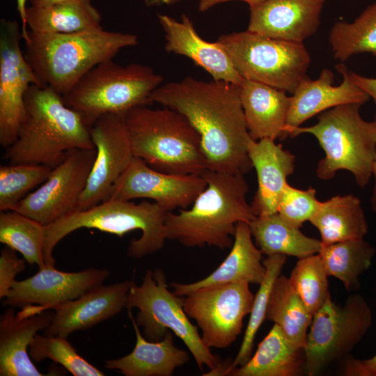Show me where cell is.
Listing matches in <instances>:
<instances>
[{
  "label": "cell",
  "mask_w": 376,
  "mask_h": 376,
  "mask_svg": "<svg viewBox=\"0 0 376 376\" xmlns=\"http://www.w3.org/2000/svg\"><path fill=\"white\" fill-rule=\"evenodd\" d=\"M31 6L43 7L54 4L64 3L72 2L76 0H29Z\"/></svg>",
  "instance_id": "cell-45"
},
{
  "label": "cell",
  "mask_w": 376,
  "mask_h": 376,
  "mask_svg": "<svg viewBox=\"0 0 376 376\" xmlns=\"http://www.w3.org/2000/svg\"><path fill=\"white\" fill-rule=\"evenodd\" d=\"M240 100L249 134L253 140L285 139V127L291 96L271 86L244 79L240 86Z\"/></svg>",
  "instance_id": "cell-25"
},
{
  "label": "cell",
  "mask_w": 376,
  "mask_h": 376,
  "mask_svg": "<svg viewBox=\"0 0 376 376\" xmlns=\"http://www.w3.org/2000/svg\"><path fill=\"white\" fill-rule=\"evenodd\" d=\"M109 274L106 268L90 267L67 272L45 265L32 276L15 281L2 304L21 308L36 304L42 311L52 310L102 284Z\"/></svg>",
  "instance_id": "cell-17"
},
{
  "label": "cell",
  "mask_w": 376,
  "mask_h": 376,
  "mask_svg": "<svg viewBox=\"0 0 376 376\" xmlns=\"http://www.w3.org/2000/svg\"><path fill=\"white\" fill-rule=\"evenodd\" d=\"M165 274L161 269H147L140 285L132 284L125 308H137L134 319L143 327V335L148 340H162L172 331L187 347L201 370L204 366L214 369L221 359L211 352L202 340L196 326L184 309V297L169 290Z\"/></svg>",
  "instance_id": "cell-9"
},
{
  "label": "cell",
  "mask_w": 376,
  "mask_h": 376,
  "mask_svg": "<svg viewBox=\"0 0 376 376\" xmlns=\"http://www.w3.org/2000/svg\"><path fill=\"white\" fill-rule=\"evenodd\" d=\"M9 306L0 317V375L41 376L28 354L38 332L51 324L54 312L39 306L23 307L15 313Z\"/></svg>",
  "instance_id": "cell-19"
},
{
  "label": "cell",
  "mask_w": 376,
  "mask_h": 376,
  "mask_svg": "<svg viewBox=\"0 0 376 376\" xmlns=\"http://www.w3.org/2000/svg\"><path fill=\"white\" fill-rule=\"evenodd\" d=\"M29 354L37 363L49 359L61 364L74 376L104 375L80 356L67 338L63 336L37 334L29 345Z\"/></svg>",
  "instance_id": "cell-38"
},
{
  "label": "cell",
  "mask_w": 376,
  "mask_h": 376,
  "mask_svg": "<svg viewBox=\"0 0 376 376\" xmlns=\"http://www.w3.org/2000/svg\"><path fill=\"white\" fill-rule=\"evenodd\" d=\"M353 82L373 98L376 107V78L366 77L350 71ZM375 119H376V113Z\"/></svg>",
  "instance_id": "cell-42"
},
{
  "label": "cell",
  "mask_w": 376,
  "mask_h": 376,
  "mask_svg": "<svg viewBox=\"0 0 376 376\" xmlns=\"http://www.w3.org/2000/svg\"><path fill=\"white\" fill-rule=\"evenodd\" d=\"M328 276L320 255L316 253L299 258L288 278L312 315L330 295Z\"/></svg>",
  "instance_id": "cell-37"
},
{
  "label": "cell",
  "mask_w": 376,
  "mask_h": 376,
  "mask_svg": "<svg viewBox=\"0 0 376 376\" xmlns=\"http://www.w3.org/2000/svg\"><path fill=\"white\" fill-rule=\"evenodd\" d=\"M233 243L228 255L221 265L207 276L191 283H171L173 292L180 297L200 288L210 285L246 282L260 285L266 272L262 253L255 245L247 222L236 225Z\"/></svg>",
  "instance_id": "cell-24"
},
{
  "label": "cell",
  "mask_w": 376,
  "mask_h": 376,
  "mask_svg": "<svg viewBox=\"0 0 376 376\" xmlns=\"http://www.w3.org/2000/svg\"><path fill=\"white\" fill-rule=\"evenodd\" d=\"M26 260L19 258L16 251L6 246L0 254V299L8 295L16 276L26 269Z\"/></svg>",
  "instance_id": "cell-40"
},
{
  "label": "cell",
  "mask_w": 376,
  "mask_h": 376,
  "mask_svg": "<svg viewBox=\"0 0 376 376\" xmlns=\"http://www.w3.org/2000/svg\"><path fill=\"white\" fill-rule=\"evenodd\" d=\"M285 261L286 256L283 254L268 256L263 261L266 269L265 276L254 295L249 320L238 353L231 362L221 361L214 370L215 376L226 375L230 370L244 364L251 358L255 337L265 319L271 290L275 280L281 274Z\"/></svg>",
  "instance_id": "cell-33"
},
{
  "label": "cell",
  "mask_w": 376,
  "mask_h": 376,
  "mask_svg": "<svg viewBox=\"0 0 376 376\" xmlns=\"http://www.w3.org/2000/svg\"><path fill=\"white\" fill-rule=\"evenodd\" d=\"M24 56L42 86L68 93L90 70L138 44L134 34L103 29L72 33L29 32Z\"/></svg>",
  "instance_id": "cell-4"
},
{
  "label": "cell",
  "mask_w": 376,
  "mask_h": 376,
  "mask_svg": "<svg viewBox=\"0 0 376 376\" xmlns=\"http://www.w3.org/2000/svg\"><path fill=\"white\" fill-rule=\"evenodd\" d=\"M24 107L17 139L4 153L9 164L54 168L70 150L95 148L91 127L52 88L31 85L24 97Z\"/></svg>",
  "instance_id": "cell-2"
},
{
  "label": "cell",
  "mask_w": 376,
  "mask_h": 376,
  "mask_svg": "<svg viewBox=\"0 0 376 376\" xmlns=\"http://www.w3.org/2000/svg\"><path fill=\"white\" fill-rule=\"evenodd\" d=\"M248 155L255 168L258 189L251 204L256 217L277 213L287 178L295 171V156L275 140L251 139Z\"/></svg>",
  "instance_id": "cell-23"
},
{
  "label": "cell",
  "mask_w": 376,
  "mask_h": 376,
  "mask_svg": "<svg viewBox=\"0 0 376 376\" xmlns=\"http://www.w3.org/2000/svg\"><path fill=\"white\" fill-rule=\"evenodd\" d=\"M206 186L201 175L161 172L134 157L113 186L108 199L149 198L169 212L191 205Z\"/></svg>",
  "instance_id": "cell-16"
},
{
  "label": "cell",
  "mask_w": 376,
  "mask_h": 376,
  "mask_svg": "<svg viewBox=\"0 0 376 376\" xmlns=\"http://www.w3.org/2000/svg\"><path fill=\"white\" fill-rule=\"evenodd\" d=\"M150 100L181 113L196 129L207 169L244 174L253 167L248 155L253 139L246 127L240 86L187 77L159 86Z\"/></svg>",
  "instance_id": "cell-1"
},
{
  "label": "cell",
  "mask_w": 376,
  "mask_h": 376,
  "mask_svg": "<svg viewBox=\"0 0 376 376\" xmlns=\"http://www.w3.org/2000/svg\"><path fill=\"white\" fill-rule=\"evenodd\" d=\"M168 212L157 203L139 204L130 201L107 199L92 207L75 212L44 226L43 253L47 266L54 267L53 251L65 237L80 228H95L122 237L140 230L141 236L132 240L128 256L139 259L159 251L166 239L165 219Z\"/></svg>",
  "instance_id": "cell-6"
},
{
  "label": "cell",
  "mask_w": 376,
  "mask_h": 376,
  "mask_svg": "<svg viewBox=\"0 0 376 376\" xmlns=\"http://www.w3.org/2000/svg\"><path fill=\"white\" fill-rule=\"evenodd\" d=\"M133 280L109 285L100 284L80 297L54 306V317L44 334L68 338L120 313L125 308Z\"/></svg>",
  "instance_id": "cell-18"
},
{
  "label": "cell",
  "mask_w": 376,
  "mask_h": 376,
  "mask_svg": "<svg viewBox=\"0 0 376 376\" xmlns=\"http://www.w3.org/2000/svg\"><path fill=\"white\" fill-rule=\"evenodd\" d=\"M312 318L288 278L280 274L269 294L265 319L277 324L295 345L304 349Z\"/></svg>",
  "instance_id": "cell-31"
},
{
  "label": "cell",
  "mask_w": 376,
  "mask_h": 376,
  "mask_svg": "<svg viewBox=\"0 0 376 376\" xmlns=\"http://www.w3.org/2000/svg\"><path fill=\"white\" fill-rule=\"evenodd\" d=\"M372 175L375 178V185L372 193V196L370 198V205L371 208L374 212H376V157L373 166V173Z\"/></svg>",
  "instance_id": "cell-46"
},
{
  "label": "cell",
  "mask_w": 376,
  "mask_h": 376,
  "mask_svg": "<svg viewBox=\"0 0 376 376\" xmlns=\"http://www.w3.org/2000/svg\"><path fill=\"white\" fill-rule=\"evenodd\" d=\"M343 373L347 376H376V354L366 360L347 358Z\"/></svg>",
  "instance_id": "cell-41"
},
{
  "label": "cell",
  "mask_w": 376,
  "mask_h": 376,
  "mask_svg": "<svg viewBox=\"0 0 376 376\" xmlns=\"http://www.w3.org/2000/svg\"><path fill=\"white\" fill-rule=\"evenodd\" d=\"M336 69L343 77L338 86H333L334 75L327 68L321 71L318 79L312 80L307 77L299 84L291 96L285 127L286 137L288 130L301 126L323 111L345 104H363L369 100V95L353 82L345 64H337Z\"/></svg>",
  "instance_id": "cell-21"
},
{
  "label": "cell",
  "mask_w": 376,
  "mask_h": 376,
  "mask_svg": "<svg viewBox=\"0 0 376 376\" xmlns=\"http://www.w3.org/2000/svg\"><path fill=\"white\" fill-rule=\"evenodd\" d=\"M0 212L1 243L19 252L29 264L45 267L44 225L15 210Z\"/></svg>",
  "instance_id": "cell-35"
},
{
  "label": "cell",
  "mask_w": 376,
  "mask_h": 376,
  "mask_svg": "<svg viewBox=\"0 0 376 376\" xmlns=\"http://www.w3.org/2000/svg\"><path fill=\"white\" fill-rule=\"evenodd\" d=\"M157 17L165 32L166 52L190 58L205 70L214 81L241 85L244 79L224 48L217 41L210 42L201 38L186 15H182L181 21L166 15Z\"/></svg>",
  "instance_id": "cell-22"
},
{
  "label": "cell",
  "mask_w": 376,
  "mask_h": 376,
  "mask_svg": "<svg viewBox=\"0 0 376 376\" xmlns=\"http://www.w3.org/2000/svg\"><path fill=\"white\" fill-rule=\"evenodd\" d=\"M324 0H267L249 6L247 30L294 42L313 36L320 25Z\"/></svg>",
  "instance_id": "cell-20"
},
{
  "label": "cell",
  "mask_w": 376,
  "mask_h": 376,
  "mask_svg": "<svg viewBox=\"0 0 376 376\" xmlns=\"http://www.w3.org/2000/svg\"><path fill=\"white\" fill-rule=\"evenodd\" d=\"M329 42L334 58L341 63L363 53L376 58V2L368 6L353 22H336L330 30Z\"/></svg>",
  "instance_id": "cell-34"
},
{
  "label": "cell",
  "mask_w": 376,
  "mask_h": 376,
  "mask_svg": "<svg viewBox=\"0 0 376 376\" xmlns=\"http://www.w3.org/2000/svg\"><path fill=\"white\" fill-rule=\"evenodd\" d=\"M17 9L22 22L21 29L24 41L28 38L29 32L26 25V0H16Z\"/></svg>",
  "instance_id": "cell-44"
},
{
  "label": "cell",
  "mask_w": 376,
  "mask_h": 376,
  "mask_svg": "<svg viewBox=\"0 0 376 376\" xmlns=\"http://www.w3.org/2000/svg\"><path fill=\"white\" fill-rule=\"evenodd\" d=\"M22 29L16 20L0 21V145L7 148L17 139L25 113L24 97L40 81L20 46ZM42 86V85H41Z\"/></svg>",
  "instance_id": "cell-14"
},
{
  "label": "cell",
  "mask_w": 376,
  "mask_h": 376,
  "mask_svg": "<svg viewBox=\"0 0 376 376\" xmlns=\"http://www.w3.org/2000/svg\"><path fill=\"white\" fill-rule=\"evenodd\" d=\"M201 175L207 186L191 207L167 212L166 239L187 247L231 248L237 224L256 217L246 201L249 187L244 174L206 169Z\"/></svg>",
  "instance_id": "cell-3"
},
{
  "label": "cell",
  "mask_w": 376,
  "mask_h": 376,
  "mask_svg": "<svg viewBox=\"0 0 376 376\" xmlns=\"http://www.w3.org/2000/svg\"><path fill=\"white\" fill-rule=\"evenodd\" d=\"M95 156V148L68 151L47 180L22 200L15 211L47 226L77 210Z\"/></svg>",
  "instance_id": "cell-13"
},
{
  "label": "cell",
  "mask_w": 376,
  "mask_h": 376,
  "mask_svg": "<svg viewBox=\"0 0 376 376\" xmlns=\"http://www.w3.org/2000/svg\"><path fill=\"white\" fill-rule=\"evenodd\" d=\"M129 315L135 332V346L130 354L106 361L107 369L116 370L125 376H171L176 368L189 361L188 352L175 345L171 331L161 340H148L141 334L130 311Z\"/></svg>",
  "instance_id": "cell-26"
},
{
  "label": "cell",
  "mask_w": 376,
  "mask_h": 376,
  "mask_svg": "<svg viewBox=\"0 0 376 376\" xmlns=\"http://www.w3.org/2000/svg\"><path fill=\"white\" fill-rule=\"evenodd\" d=\"M180 0H147L148 3H172Z\"/></svg>",
  "instance_id": "cell-47"
},
{
  "label": "cell",
  "mask_w": 376,
  "mask_h": 376,
  "mask_svg": "<svg viewBox=\"0 0 376 376\" xmlns=\"http://www.w3.org/2000/svg\"><path fill=\"white\" fill-rule=\"evenodd\" d=\"M361 105L350 103L335 107L318 114L316 124L287 131L291 138L301 134L316 138L325 152L316 169L319 178L330 180L337 171L346 170L352 173L359 187L368 184L376 157V119H363L359 113Z\"/></svg>",
  "instance_id": "cell-7"
},
{
  "label": "cell",
  "mask_w": 376,
  "mask_h": 376,
  "mask_svg": "<svg viewBox=\"0 0 376 376\" xmlns=\"http://www.w3.org/2000/svg\"><path fill=\"white\" fill-rule=\"evenodd\" d=\"M91 136L96 156L77 210L107 200L113 186L134 157L122 115L102 116L91 127Z\"/></svg>",
  "instance_id": "cell-15"
},
{
  "label": "cell",
  "mask_w": 376,
  "mask_h": 376,
  "mask_svg": "<svg viewBox=\"0 0 376 376\" xmlns=\"http://www.w3.org/2000/svg\"><path fill=\"white\" fill-rule=\"evenodd\" d=\"M305 371V352L291 343L276 324L244 364L229 376H297Z\"/></svg>",
  "instance_id": "cell-27"
},
{
  "label": "cell",
  "mask_w": 376,
  "mask_h": 376,
  "mask_svg": "<svg viewBox=\"0 0 376 376\" xmlns=\"http://www.w3.org/2000/svg\"><path fill=\"white\" fill-rule=\"evenodd\" d=\"M309 221L318 230L322 245L362 239L368 229L361 201L352 194L320 201Z\"/></svg>",
  "instance_id": "cell-28"
},
{
  "label": "cell",
  "mask_w": 376,
  "mask_h": 376,
  "mask_svg": "<svg viewBox=\"0 0 376 376\" xmlns=\"http://www.w3.org/2000/svg\"><path fill=\"white\" fill-rule=\"evenodd\" d=\"M318 254L328 276L351 291L359 286V277L370 266L375 249L363 238L354 239L322 245Z\"/></svg>",
  "instance_id": "cell-32"
},
{
  "label": "cell",
  "mask_w": 376,
  "mask_h": 376,
  "mask_svg": "<svg viewBox=\"0 0 376 376\" xmlns=\"http://www.w3.org/2000/svg\"><path fill=\"white\" fill-rule=\"evenodd\" d=\"M217 42L244 79L293 93L308 77L311 59L303 43L272 38L248 30L221 36Z\"/></svg>",
  "instance_id": "cell-10"
},
{
  "label": "cell",
  "mask_w": 376,
  "mask_h": 376,
  "mask_svg": "<svg viewBox=\"0 0 376 376\" xmlns=\"http://www.w3.org/2000/svg\"><path fill=\"white\" fill-rule=\"evenodd\" d=\"M234 1V0H199L198 3V10L201 11H205L214 6H216L219 3ZM243 1L247 3L249 6H254L262 2H264L267 0H240Z\"/></svg>",
  "instance_id": "cell-43"
},
{
  "label": "cell",
  "mask_w": 376,
  "mask_h": 376,
  "mask_svg": "<svg viewBox=\"0 0 376 376\" xmlns=\"http://www.w3.org/2000/svg\"><path fill=\"white\" fill-rule=\"evenodd\" d=\"M123 116L134 156L151 168L177 175L207 169L201 136L181 113L139 106Z\"/></svg>",
  "instance_id": "cell-5"
},
{
  "label": "cell",
  "mask_w": 376,
  "mask_h": 376,
  "mask_svg": "<svg viewBox=\"0 0 376 376\" xmlns=\"http://www.w3.org/2000/svg\"><path fill=\"white\" fill-rule=\"evenodd\" d=\"M162 81L149 66H122L111 59L87 72L62 98L91 127L103 115L124 116L136 107L152 104L150 96Z\"/></svg>",
  "instance_id": "cell-8"
},
{
  "label": "cell",
  "mask_w": 376,
  "mask_h": 376,
  "mask_svg": "<svg viewBox=\"0 0 376 376\" xmlns=\"http://www.w3.org/2000/svg\"><path fill=\"white\" fill-rule=\"evenodd\" d=\"M254 295L249 283L203 287L184 297V309L201 331L209 348H226L240 335L243 320L251 311Z\"/></svg>",
  "instance_id": "cell-12"
},
{
  "label": "cell",
  "mask_w": 376,
  "mask_h": 376,
  "mask_svg": "<svg viewBox=\"0 0 376 376\" xmlns=\"http://www.w3.org/2000/svg\"><path fill=\"white\" fill-rule=\"evenodd\" d=\"M253 237L263 254H283L299 258L318 253L321 240L304 235L278 213L256 217L249 223Z\"/></svg>",
  "instance_id": "cell-29"
},
{
  "label": "cell",
  "mask_w": 376,
  "mask_h": 376,
  "mask_svg": "<svg viewBox=\"0 0 376 376\" xmlns=\"http://www.w3.org/2000/svg\"><path fill=\"white\" fill-rule=\"evenodd\" d=\"M52 167L42 164H8L0 166V211L15 210L31 190L45 182Z\"/></svg>",
  "instance_id": "cell-36"
},
{
  "label": "cell",
  "mask_w": 376,
  "mask_h": 376,
  "mask_svg": "<svg viewBox=\"0 0 376 376\" xmlns=\"http://www.w3.org/2000/svg\"><path fill=\"white\" fill-rule=\"evenodd\" d=\"M372 323V313L360 295H350L337 305L329 295L313 315L305 352V372L320 373L333 362L344 359Z\"/></svg>",
  "instance_id": "cell-11"
},
{
  "label": "cell",
  "mask_w": 376,
  "mask_h": 376,
  "mask_svg": "<svg viewBox=\"0 0 376 376\" xmlns=\"http://www.w3.org/2000/svg\"><path fill=\"white\" fill-rule=\"evenodd\" d=\"M320 203L315 188L302 190L287 183L279 199L277 213L288 223L300 228L314 216Z\"/></svg>",
  "instance_id": "cell-39"
},
{
  "label": "cell",
  "mask_w": 376,
  "mask_h": 376,
  "mask_svg": "<svg viewBox=\"0 0 376 376\" xmlns=\"http://www.w3.org/2000/svg\"><path fill=\"white\" fill-rule=\"evenodd\" d=\"M101 21L100 13L91 0L26 8V25L35 33H72L101 29Z\"/></svg>",
  "instance_id": "cell-30"
}]
</instances>
